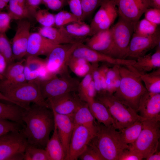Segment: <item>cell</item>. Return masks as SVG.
<instances>
[{
  "label": "cell",
  "instance_id": "1",
  "mask_svg": "<svg viewBox=\"0 0 160 160\" xmlns=\"http://www.w3.org/2000/svg\"><path fill=\"white\" fill-rule=\"evenodd\" d=\"M22 120L25 124L21 132L28 144L45 149L50 133L54 127L52 110L46 107L33 104L24 109Z\"/></svg>",
  "mask_w": 160,
  "mask_h": 160
},
{
  "label": "cell",
  "instance_id": "2",
  "mask_svg": "<svg viewBox=\"0 0 160 160\" xmlns=\"http://www.w3.org/2000/svg\"><path fill=\"white\" fill-rule=\"evenodd\" d=\"M97 130L90 142L104 160H118L121 152L129 147L122 141L119 131L113 125L97 123Z\"/></svg>",
  "mask_w": 160,
  "mask_h": 160
},
{
  "label": "cell",
  "instance_id": "3",
  "mask_svg": "<svg viewBox=\"0 0 160 160\" xmlns=\"http://www.w3.org/2000/svg\"><path fill=\"white\" fill-rule=\"evenodd\" d=\"M119 72L120 83L113 94L123 103L137 112L140 98L147 90L140 75L129 66L120 65Z\"/></svg>",
  "mask_w": 160,
  "mask_h": 160
},
{
  "label": "cell",
  "instance_id": "4",
  "mask_svg": "<svg viewBox=\"0 0 160 160\" xmlns=\"http://www.w3.org/2000/svg\"><path fill=\"white\" fill-rule=\"evenodd\" d=\"M95 98L106 107L114 119L116 129L127 127L137 120L145 119L130 107L115 97L113 93L106 91L97 92Z\"/></svg>",
  "mask_w": 160,
  "mask_h": 160
},
{
  "label": "cell",
  "instance_id": "5",
  "mask_svg": "<svg viewBox=\"0 0 160 160\" xmlns=\"http://www.w3.org/2000/svg\"><path fill=\"white\" fill-rule=\"evenodd\" d=\"M0 92L25 109L28 108L31 103L50 108L42 95L37 80L12 87L0 88Z\"/></svg>",
  "mask_w": 160,
  "mask_h": 160
},
{
  "label": "cell",
  "instance_id": "6",
  "mask_svg": "<svg viewBox=\"0 0 160 160\" xmlns=\"http://www.w3.org/2000/svg\"><path fill=\"white\" fill-rule=\"evenodd\" d=\"M160 120L145 119L142 121L143 128L136 140L129 147L135 149L143 159L151 155L157 150L160 137Z\"/></svg>",
  "mask_w": 160,
  "mask_h": 160
},
{
  "label": "cell",
  "instance_id": "7",
  "mask_svg": "<svg viewBox=\"0 0 160 160\" xmlns=\"http://www.w3.org/2000/svg\"><path fill=\"white\" fill-rule=\"evenodd\" d=\"M59 75L45 81H38L41 94L45 100L77 92L80 82L70 75L68 69Z\"/></svg>",
  "mask_w": 160,
  "mask_h": 160
},
{
  "label": "cell",
  "instance_id": "8",
  "mask_svg": "<svg viewBox=\"0 0 160 160\" xmlns=\"http://www.w3.org/2000/svg\"><path fill=\"white\" fill-rule=\"evenodd\" d=\"M134 24L119 16L116 23L111 29L112 46L111 56L125 59L128 46L134 31Z\"/></svg>",
  "mask_w": 160,
  "mask_h": 160
},
{
  "label": "cell",
  "instance_id": "9",
  "mask_svg": "<svg viewBox=\"0 0 160 160\" xmlns=\"http://www.w3.org/2000/svg\"><path fill=\"white\" fill-rule=\"evenodd\" d=\"M28 143L21 131L9 132L0 136V160H23Z\"/></svg>",
  "mask_w": 160,
  "mask_h": 160
},
{
  "label": "cell",
  "instance_id": "10",
  "mask_svg": "<svg viewBox=\"0 0 160 160\" xmlns=\"http://www.w3.org/2000/svg\"><path fill=\"white\" fill-rule=\"evenodd\" d=\"M84 41L73 44L58 45L50 51L45 60L48 72L53 76L59 75L68 69L67 62L76 47Z\"/></svg>",
  "mask_w": 160,
  "mask_h": 160
},
{
  "label": "cell",
  "instance_id": "11",
  "mask_svg": "<svg viewBox=\"0 0 160 160\" xmlns=\"http://www.w3.org/2000/svg\"><path fill=\"white\" fill-rule=\"evenodd\" d=\"M71 56L83 58L87 62L92 63L102 62L114 65L126 66H132L136 62L132 59H120L112 57L94 50L82 42L74 49Z\"/></svg>",
  "mask_w": 160,
  "mask_h": 160
},
{
  "label": "cell",
  "instance_id": "12",
  "mask_svg": "<svg viewBox=\"0 0 160 160\" xmlns=\"http://www.w3.org/2000/svg\"><path fill=\"white\" fill-rule=\"evenodd\" d=\"M160 43V33L158 30L148 36L139 35L133 33L129 44L126 58H137L145 55Z\"/></svg>",
  "mask_w": 160,
  "mask_h": 160
},
{
  "label": "cell",
  "instance_id": "13",
  "mask_svg": "<svg viewBox=\"0 0 160 160\" xmlns=\"http://www.w3.org/2000/svg\"><path fill=\"white\" fill-rule=\"evenodd\" d=\"M93 136L85 127L82 125L75 126L65 160H77Z\"/></svg>",
  "mask_w": 160,
  "mask_h": 160
},
{
  "label": "cell",
  "instance_id": "14",
  "mask_svg": "<svg viewBox=\"0 0 160 160\" xmlns=\"http://www.w3.org/2000/svg\"><path fill=\"white\" fill-rule=\"evenodd\" d=\"M118 15L134 24L150 8V0H116Z\"/></svg>",
  "mask_w": 160,
  "mask_h": 160
},
{
  "label": "cell",
  "instance_id": "15",
  "mask_svg": "<svg viewBox=\"0 0 160 160\" xmlns=\"http://www.w3.org/2000/svg\"><path fill=\"white\" fill-rule=\"evenodd\" d=\"M15 34L12 39V47L15 60H20L26 56L29 37L31 24L27 19L17 20Z\"/></svg>",
  "mask_w": 160,
  "mask_h": 160
},
{
  "label": "cell",
  "instance_id": "16",
  "mask_svg": "<svg viewBox=\"0 0 160 160\" xmlns=\"http://www.w3.org/2000/svg\"><path fill=\"white\" fill-rule=\"evenodd\" d=\"M75 92L68 93L46 100L50 108L57 113L71 116L85 102Z\"/></svg>",
  "mask_w": 160,
  "mask_h": 160
},
{
  "label": "cell",
  "instance_id": "17",
  "mask_svg": "<svg viewBox=\"0 0 160 160\" xmlns=\"http://www.w3.org/2000/svg\"><path fill=\"white\" fill-rule=\"evenodd\" d=\"M138 112L145 119L160 120V93L145 92L140 98Z\"/></svg>",
  "mask_w": 160,
  "mask_h": 160
},
{
  "label": "cell",
  "instance_id": "18",
  "mask_svg": "<svg viewBox=\"0 0 160 160\" xmlns=\"http://www.w3.org/2000/svg\"><path fill=\"white\" fill-rule=\"evenodd\" d=\"M56 44L38 32L31 33L28 41L26 56L41 55L47 56Z\"/></svg>",
  "mask_w": 160,
  "mask_h": 160
},
{
  "label": "cell",
  "instance_id": "19",
  "mask_svg": "<svg viewBox=\"0 0 160 160\" xmlns=\"http://www.w3.org/2000/svg\"><path fill=\"white\" fill-rule=\"evenodd\" d=\"M85 45L94 50L111 57L112 37L111 28L97 32L86 40Z\"/></svg>",
  "mask_w": 160,
  "mask_h": 160
},
{
  "label": "cell",
  "instance_id": "20",
  "mask_svg": "<svg viewBox=\"0 0 160 160\" xmlns=\"http://www.w3.org/2000/svg\"><path fill=\"white\" fill-rule=\"evenodd\" d=\"M52 110L58 134L66 155L74 128V124L70 116L60 114Z\"/></svg>",
  "mask_w": 160,
  "mask_h": 160
},
{
  "label": "cell",
  "instance_id": "21",
  "mask_svg": "<svg viewBox=\"0 0 160 160\" xmlns=\"http://www.w3.org/2000/svg\"><path fill=\"white\" fill-rule=\"evenodd\" d=\"M136 62L129 68L140 75L160 68V46L157 47L155 52L137 58Z\"/></svg>",
  "mask_w": 160,
  "mask_h": 160
},
{
  "label": "cell",
  "instance_id": "22",
  "mask_svg": "<svg viewBox=\"0 0 160 160\" xmlns=\"http://www.w3.org/2000/svg\"><path fill=\"white\" fill-rule=\"evenodd\" d=\"M74 127L83 126L88 129L94 135L97 130V123L89 108L87 103L84 102L71 116Z\"/></svg>",
  "mask_w": 160,
  "mask_h": 160
},
{
  "label": "cell",
  "instance_id": "23",
  "mask_svg": "<svg viewBox=\"0 0 160 160\" xmlns=\"http://www.w3.org/2000/svg\"><path fill=\"white\" fill-rule=\"evenodd\" d=\"M85 101L98 122L106 126L113 125L116 128L114 121L104 105L95 97L87 98Z\"/></svg>",
  "mask_w": 160,
  "mask_h": 160
},
{
  "label": "cell",
  "instance_id": "24",
  "mask_svg": "<svg viewBox=\"0 0 160 160\" xmlns=\"http://www.w3.org/2000/svg\"><path fill=\"white\" fill-rule=\"evenodd\" d=\"M71 37L79 41H84L87 36L93 35L89 25L78 21L59 28Z\"/></svg>",
  "mask_w": 160,
  "mask_h": 160
},
{
  "label": "cell",
  "instance_id": "25",
  "mask_svg": "<svg viewBox=\"0 0 160 160\" xmlns=\"http://www.w3.org/2000/svg\"><path fill=\"white\" fill-rule=\"evenodd\" d=\"M38 30L41 35L57 45L73 44L80 41L68 36L59 28L42 26Z\"/></svg>",
  "mask_w": 160,
  "mask_h": 160
},
{
  "label": "cell",
  "instance_id": "26",
  "mask_svg": "<svg viewBox=\"0 0 160 160\" xmlns=\"http://www.w3.org/2000/svg\"><path fill=\"white\" fill-rule=\"evenodd\" d=\"M53 132L48 141L45 148L50 160H64L66 153L59 135L55 122Z\"/></svg>",
  "mask_w": 160,
  "mask_h": 160
},
{
  "label": "cell",
  "instance_id": "27",
  "mask_svg": "<svg viewBox=\"0 0 160 160\" xmlns=\"http://www.w3.org/2000/svg\"><path fill=\"white\" fill-rule=\"evenodd\" d=\"M67 65L71 71L77 76L84 77L98 67V63L92 64L85 60L71 56L69 59Z\"/></svg>",
  "mask_w": 160,
  "mask_h": 160
},
{
  "label": "cell",
  "instance_id": "28",
  "mask_svg": "<svg viewBox=\"0 0 160 160\" xmlns=\"http://www.w3.org/2000/svg\"><path fill=\"white\" fill-rule=\"evenodd\" d=\"M0 101V119L9 120L24 126L22 120L25 108L15 104L4 103Z\"/></svg>",
  "mask_w": 160,
  "mask_h": 160
},
{
  "label": "cell",
  "instance_id": "29",
  "mask_svg": "<svg viewBox=\"0 0 160 160\" xmlns=\"http://www.w3.org/2000/svg\"><path fill=\"white\" fill-rule=\"evenodd\" d=\"M116 0H103L89 25L94 31L98 25L103 21L114 9L117 8Z\"/></svg>",
  "mask_w": 160,
  "mask_h": 160
},
{
  "label": "cell",
  "instance_id": "30",
  "mask_svg": "<svg viewBox=\"0 0 160 160\" xmlns=\"http://www.w3.org/2000/svg\"><path fill=\"white\" fill-rule=\"evenodd\" d=\"M142 121L137 120L130 126L119 130L121 139L125 144L132 145L138 138L143 128Z\"/></svg>",
  "mask_w": 160,
  "mask_h": 160
},
{
  "label": "cell",
  "instance_id": "31",
  "mask_svg": "<svg viewBox=\"0 0 160 160\" xmlns=\"http://www.w3.org/2000/svg\"><path fill=\"white\" fill-rule=\"evenodd\" d=\"M147 90L155 93H160V68L150 73L140 75Z\"/></svg>",
  "mask_w": 160,
  "mask_h": 160
},
{
  "label": "cell",
  "instance_id": "32",
  "mask_svg": "<svg viewBox=\"0 0 160 160\" xmlns=\"http://www.w3.org/2000/svg\"><path fill=\"white\" fill-rule=\"evenodd\" d=\"M7 13L11 20L27 19L32 17L28 11L15 0H10L7 5Z\"/></svg>",
  "mask_w": 160,
  "mask_h": 160
},
{
  "label": "cell",
  "instance_id": "33",
  "mask_svg": "<svg viewBox=\"0 0 160 160\" xmlns=\"http://www.w3.org/2000/svg\"><path fill=\"white\" fill-rule=\"evenodd\" d=\"M157 27V25L144 18L134 24V33L143 36L151 35L158 30Z\"/></svg>",
  "mask_w": 160,
  "mask_h": 160
},
{
  "label": "cell",
  "instance_id": "34",
  "mask_svg": "<svg viewBox=\"0 0 160 160\" xmlns=\"http://www.w3.org/2000/svg\"><path fill=\"white\" fill-rule=\"evenodd\" d=\"M24 160H50L45 149L28 144L24 155Z\"/></svg>",
  "mask_w": 160,
  "mask_h": 160
},
{
  "label": "cell",
  "instance_id": "35",
  "mask_svg": "<svg viewBox=\"0 0 160 160\" xmlns=\"http://www.w3.org/2000/svg\"><path fill=\"white\" fill-rule=\"evenodd\" d=\"M0 53L6 59L8 65L15 62L12 45L6 33H0Z\"/></svg>",
  "mask_w": 160,
  "mask_h": 160
},
{
  "label": "cell",
  "instance_id": "36",
  "mask_svg": "<svg viewBox=\"0 0 160 160\" xmlns=\"http://www.w3.org/2000/svg\"><path fill=\"white\" fill-rule=\"evenodd\" d=\"M25 60L23 59L8 65L2 80H10L23 73Z\"/></svg>",
  "mask_w": 160,
  "mask_h": 160
},
{
  "label": "cell",
  "instance_id": "37",
  "mask_svg": "<svg viewBox=\"0 0 160 160\" xmlns=\"http://www.w3.org/2000/svg\"><path fill=\"white\" fill-rule=\"evenodd\" d=\"M81 21L71 12L62 10L55 15V25L59 28L70 23Z\"/></svg>",
  "mask_w": 160,
  "mask_h": 160
},
{
  "label": "cell",
  "instance_id": "38",
  "mask_svg": "<svg viewBox=\"0 0 160 160\" xmlns=\"http://www.w3.org/2000/svg\"><path fill=\"white\" fill-rule=\"evenodd\" d=\"M34 17L42 26L52 27L55 25V15L46 9H38Z\"/></svg>",
  "mask_w": 160,
  "mask_h": 160
},
{
  "label": "cell",
  "instance_id": "39",
  "mask_svg": "<svg viewBox=\"0 0 160 160\" xmlns=\"http://www.w3.org/2000/svg\"><path fill=\"white\" fill-rule=\"evenodd\" d=\"M103 0H81L82 11V21L100 6Z\"/></svg>",
  "mask_w": 160,
  "mask_h": 160
},
{
  "label": "cell",
  "instance_id": "40",
  "mask_svg": "<svg viewBox=\"0 0 160 160\" xmlns=\"http://www.w3.org/2000/svg\"><path fill=\"white\" fill-rule=\"evenodd\" d=\"M23 126L9 120L0 119V136L9 132L20 131Z\"/></svg>",
  "mask_w": 160,
  "mask_h": 160
},
{
  "label": "cell",
  "instance_id": "41",
  "mask_svg": "<svg viewBox=\"0 0 160 160\" xmlns=\"http://www.w3.org/2000/svg\"><path fill=\"white\" fill-rule=\"evenodd\" d=\"M79 159L81 160H104L97 150L90 143Z\"/></svg>",
  "mask_w": 160,
  "mask_h": 160
},
{
  "label": "cell",
  "instance_id": "42",
  "mask_svg": "<svg viewBox=\"0 0 160 160\" xmlns=\"http://www.w3.org/2000/svg\"><path fill=\"white\" fill-rule=\"evenodd\" d=\"M118 15L117 8H116L112 11L105 19L98 25L94 31V34L97 31L109 29Z\"/></svg>",
  "mask_w": 160,
  "mask_h": 160
},
{
  "label": "cell",
  "instance_id": "43",
  "mask_svg": "<svg viewBox=\"0 0 160 160\" xmlns=\"http://www.w3.org/2000/svg\"><path fill=\"white\" fill-rule=\"evenodd\" d=\"M45 64V59L34 56H26L24 62V64L32 71H38Z\"/></svg>",
  "mask_w": 160,
  "mask_h": 160
},
{
  "label": "cell",
  "instance_id": "44",
  "mask_svg": "<svg viewBox=\"0 0 160 160\" xmlns=\"http://www.w3.org/2000/svg\"><path fill=\"white\" fill-rule=\"evenodd\" d=\"M143 159V157L140 152L129 146L121 152L118 160H141Z\"/></svg>",
  "mask_w": 160,
  "mask_h": 160
},
{
  "label": "cell",
  "instance_id": "45",
  "mask_svg": "<svg viewBox=\"0 0 160 160\" xmlns=\"http://www.w3.org/2000/svg\"><path fill=\"white\" fill-rule=\"evenodd\" d=\"M93 80L91 73H89L84 77L79 82L76 92L80 99H83L86 94L89 85Z\"/></svg>",
  "mask_w": 160,
  "mask_h": 160
},
{
  "label": "cell",
  "instance_id": "46",
  "mask_svg": "<svg viewBox=\"0 0 160 160\" xmlns=\"http://www.w3.org/2000/svg\"><path fill=\"white\" fill-rule=\"evenodd\" d=\"M145 18L158 25L160 24V9L149 8L144 12Z\"/></svg>",
  "mask_w": 160,
  "mask_h": 160
},
{
  "label": "cell",
  "instance_id": "47",
  "mask_svg": "<svg viewBox=\"0 0 160 160\" xmlns=\"http://www.w3.org/2000/svg\"><path fill=\"white\" fill-rule=\"evenodd\" d=\"M71 12L82 21V11L81 0H65Z\"/></svg>",
  "mask_w": 160,
  "mask_h": 160
},
{
  "label": "cell",
  "instance_id": "48",
  "mask_svg": "<svg viewBox=\"0 0 160 160\" xmlns=\"http://www.w3.org/2000/svg\"><path fill=\"white\" fill-rule=\"evenodd\" d=\"M11 20L7 12H0V33H6L10 28Z\"/></svg>",
  "mask_w": 160,
  "mask_h": 160
},
{
  "label": "cell",
  "instance_id": "49",
  "mask_svg": "<svg viewBox=\"0 0 160 160\" xmlns=\"http://www.w3.org/2000/svg\"><path fill=\"white\" fill-rule=\"evenodd\" d=\"M65 3V0H42L41 4L50 9L58 11L63 7Z\"/></svg>",
  "mask_w": 160,
  "mask_h": 160
},
{
  "label": "cell",
  "instance_id": "50",
  "mask_svg": "<svg viewBox=\"0 0 160 160\" xmlns=\"http://www.w3.org/2000/svg\"><path fill=\"white\" fill-rule=\"evenodd\" d=\"M111 68H109L106 73L107 85L113 82V80L119 74V68L120 65H114Z\"/></svg>",
  "mask_w": 160,
  "mask_h": 160
},
{
  "label": "cell",
  "instance_id": "51",
  "mask_svg": "<svg viewBox=\"0 0 160 160\" xmlns=\"http://www.w3.org/2000/svg\"><path fill=\"white\" fill-rule=\"evenodd\" d=\"M23 73L27 82L38 80L39 73L38 71H32L24 64Z\"/></svg>",
  "mask_w": 160,
  "mask_h": 160
},
{
  "label": "cell",
  "instance_id": "52",
  "mask_svg": "<svg viewBox=\"0 0 160 160\" xmlns=\"http://www.w3.org/2000/svg\"><path fill=\"white\" fill-rule=\"evenodd\" d=\"M28 10L31 16L33 17L38 9L42 0H25Z\"/></svg>",
  "mask_w": 160,
  "mask_h": 160
},
{
  "label": "cell",
  "instance_id": "53",
  "mask_svg": "<svg viewBox=\"0 0 160 160\" xmlns=\"http://www.w3.org/2000/svg\"><path fill=\"white\" fill-rule=\"evenodd\" d=\"M8 64L4 57L0 53V80L3 79Z\"/></svg>",
  "mask_w": 160,
  "mask_h": 160
},
{
  "label": "cell",
  "instance_id": "54",
  "mask_svg": "<svg viewBox=\"0 0 160 160\" xmlns=\"http://www.w3.org/2000/svg\"><path fill=\"white\" fill-rule=\"evenodd\" d=\"M146 160H160V152L157 150L145 159Z\"/></svg>",
  "mask_w": 160,
  "mask_h": 160
},
{
  "label": "cell",
  "instance_id": "55",
  "mask_svg": "<svg viewBox=\"0 0 160 160\" xmlns=\"http://www.w3.org/2000/svg\"><path fill=\"white\" fill-rule=\"evenodd\" d=\"M151 8L160 9V0H150Z\"/></svg>",
  "mask_w": 160,
  "mask_h": 160
},
{
  "label": "cell",
  "instance_id": "56",
  "mask_svg": "<svg viewBox=\"0 0 160 160\" xmlns=\"http://www.w3.org/2000/svg\"><path fill=\"white\" fill-rule=\"evenodd\" d=\"M0 101H3L19 105L16 102L8 98L0 92Z\"/></svg>",
  "mask_w": 160,
  "mask_h": 160
},
{
  "label": "cell",
  "instance_id": "57",
  "mask_svg": "<svg viewBox=\"0 0 160 160\" xmlns=\"http://www.w3.org/2000/svg\"><path fill=\"white\" fill-rule=\"evenodd\" d=\"M121 81V77L120 74L113 81V83L116 90L119 87Z\"/></svg>",
  "mask_w": 160,
  "mask_h": 160
},
{
  "label": "cell",
  "instance_id": "58",
  "mask_svg": "<svg viewBox=\"0 0 160 160\" xmlns=\"http://www.w3.org/2000/svg\"><path fill=\"white\" fill-rule=\"evenodd\" d=\"M15 0L17 1V2L21 6L25 8L26 9H27L28 10L27 5H26V3L25 0Z\"/></svg>",
  "mask_w": 160,
  "mask_h": 160
},
{
  "label": "cell",
  "instance_id": "59",
  "mask_svg": "<svg viewBox=\"0 0 160 160\" xmlns=\"http://www.w3.org/2000/svg\"><path fill=\"white\" fill-rule=\"evenodd\" d=\"M8 3L2 1H0V12L2 11L3 9L7 6Z\"/></svg>",
  "mask_w": 160,
  "mask_h": 160
},
{
  "label": "cell",
  "instance_id": "60",
  "mask_svg": "<svg viewBox=\"0 0 160 160\" xmlns=\"http://www.w3.org/2000/svg\"><path fill=\"white\" fill-rule=\"evenodd\" d=\"M10 0H0V1H2L8 3Z\"/></svg>",
  "mask_w": 160,
  "mask_h": 160
}]
</instances>
